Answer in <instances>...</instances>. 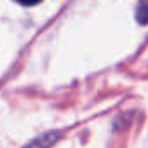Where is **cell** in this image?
Wrapping results in <instances>:
<instances>
[{"instance_id":"6da1fadb","label":"cell","mask_w":148,"mask_h":148,"mask_svg":"<svg viewBox=\"0 0 148 148\" xmlns=\"http://www.w3.org/2000/svg\"><path fill=\"white\" fill-rule=\"evenodd\" d=\"M58 139V136L56 134H44L42 138H38V139H35V141H32L30 145H26L25 148H49L54 141Z\"/></svg>"},{"instance_id":"7a4b0ae2","label":"cell","mask_w":148,"mask_h":148,"mask_svg":"<svg viewBox=\"0 0 148 148\" xmlns=\"http://www.w3.org/2000/svg\"><path fill=\"white\" fill-rule=\"evenodd\" d=\"M136 19L141 25H148V0H139V2H138Z\"/></svg>"},{"instance_id":"3957f363","label":"cell","mask_w":148,"mask_h":148,"mask_svg":"<svg viewBox=\"0 0 148 148\" xmlns=\"http://www.w3.org/2000/svg\"><path fill=\"white\" fill-rule=\"evenodd\" d=\"M19 4H23V5H37L38 2H42V0H18Z\"/></svg>"}]
</instances>
